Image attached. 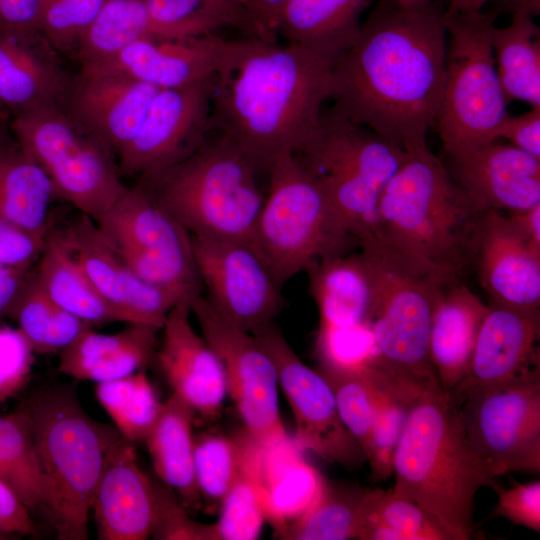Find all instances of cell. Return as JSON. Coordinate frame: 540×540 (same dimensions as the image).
<instances>
[{"mask_svg": "<svg viewBox=\"0 0 540 540\" xmlns=\"http://www.w3.org/2000/svg\"><path fill=\"white\" fill-rule=\"evenodd\" d=\"M44 170L18 145L0 160V219L47 236L48 210L55 196Z\"/></svg>", "mask_w": 540, "mask_h": 540, "instance_id": "obj_34", "label": "cell"}, {"mask_svg": "<svg viewBox=\"0 0 540 540\" xmlns=\"http://www.w3.org/2000/svg\"><path fill=\"white\" fill-rule=\"evenodd\" d=\"M0 481L29 511L43 509L44 483L28 402L12 413L0 416Z\"/></svg>", "mask_w": 540, "mask_h": 540, "instance_id": "obj_37", "label": "cell"}, {"mask_svg": "<svg viewBox=\"0 0 540 540\" xmlns=\"http://www.w3.org/2000/svg\"><path fill=\"white\" fill-rule=\"evenodd\" d=\"M468 439L489 473L540 472V367L475 390L458 404Z\"/></svg>", "mask_w": 540, "mask_h": 540, "instance_id": "obj_13", "label": "cell"}, {"mask_svg": "<svg viewBox=\"0 0 540 540\" xmlns=\"http://www.w3.org/2000/svg\"><path fill=\"white\" fill-rule=\"evenodd\" d=\"M190 301L181 299L169 311L155 358L173 393L196 415L214 421L227 395L226 378L218 357L189 321Z\"/></svg>", "mask_w": 540, "mask_h": 540, "instance_id": "obj_23", "label": "cell"}, {"mask_svg": "<svg viewBox=\"0 0 540 540\" xmlns=\"http://www.w3.org/2000/svg\"><path fill=\"white\" fill-rule=\"evenodd\" d=\"M213 540H254L266 521L257 487L246 471L220 503Z\"/></svg>", "mask_w": 540, "mask_h": 540, "instance_id": "obj_45", "label": "cell"}, {"mask_svg": "<svg viewBox=\"0 0 540 540\" xmlns=\"http://www.w3.org/2000/svg\"><path fill=\"white\" fill-rule=\"evenodd\" d=\"M373 387V386H372ZM375 391V418L366 451L373 481H385L393 474L395 450L412 405Z\"/></svg>", "mask_w": 540, "mask_h": 540, "instance_id": "obj_47", "label": "cell"}, {"mask_svg": "<svg viewBox=\"0 0 540 540\" xmlns=\"http://www.w3.org/2000/svg\"><path fill=\"white\" fill-rule=\"evenodd\" d=\"M39 8L40 0H0V30L37 29Z\"/></svg>", "mask_w": 540, "mask_h": 540, "instance_id": "obj_54", "label": "cell"}, {"mask_svg": "<svg viewBox=\"0 0 540 540\" xmlns=\"http://www.w3.org/2000/svg\"><path fill=\"white\" fill-rule=\"evenodd\" d=\"M498 14L501 12L516 14L519 12L537 16L540 13V0H492Z\"/></svg>", "mask_w": 540, "mask_h": 540, "instance_id": "obj_58", "label": "cell"}, {"mask_svg": "<svg viewBox=\"0 0 540 540\" xmlns=\"http://www.w3.org/2000/svg\"><path fill=\"white\" fill-rule=\"evenodd\" d=\"M496 139H506L514 147L540 159V107H532L517 116L508 114L497 129Z\"/></svg>", "mask_w": 540, "mask_h": 540, "instance_id": "obj_52", "label": "cell"}, {"mask_svg": "<svg viewBox=\"0 0 540 540\" xmlns=\"http://www.w3.org/2000/svg\"><path fill=\"white\" fill-rule=\"evenodd\" d=\"M492 0H449L445 14L482 10L484 5Z\"/></svg>", "mask_w": 540, "mask_h": 540, "instance_id": "obj_59", "label": "cell"}, {"mask_svg": "<svg viewBox=\"0 0 540 540\" xmlns=\"http://www.w3.org/2000/svg\"><path fill=\"white\" fill-rule=\"evenodd\" d=\"M332 66L297 45L255 37L229 40L212 78L211 130L261 171L295 153L331 95Z\"/></svg>", "mask_w": 540, "mask_h": 540, "instance_id": "obj_2", "label": "cell"}, {"mask_svg": "<svg viewBox=\"0 0 540 540\" xmlns=\"http://www.w3.org/2000/svg\"><path fill=\"white\" fill-rule=\"evenodd\" d=\"M488 309L489 305L458 280L445 289L439 300L430 330L428 356L440 386L448 392L468 371Z\"/></svg>", "mask_w": 540, "mask_h": 540, "instance_id": "obj_30", "label": "cell"}, {"mask_svg": "<svg viewBox=\"0 0 540 540\" xmlns=\"http://www.w3.org/2000/svg\"><path fill=\"white\" fill-rule=\"evenodd\" d=\"M393 473L391 494L429 512L454 540L472 538L475 496L497 484L471 445L458 406L439 382L410 407Z\"/></svg>", "mask_w": 540, "mask_h": 540, "instance_id": "obj_3", "label": "cell"}, {"mask_svg": "<svg viewBox=\"0 0 540 540\" xmlns=\"http://www.w3.org/2000/svg\"><path fill=\"white\" fill-rule=\"evenodd\" d=\"M33 352L19 329L0 327V403L14 396L27 382Z\"/></svg>", "mask_w": 540, "mask_h": 540, "instance_id": "obj_48", "label": "cell"}, {"mask_svg": "<svg viewBox=\"0 0 540 540\" xmlns=\"http://www.w3.org/2000/svg\"><path fill=\"white\" fill-rule=\"evenodd\" d=\"M376 0H288L277 25L286 43L333 66L356 41L362 16Z\"/></svg>", "mask_w": 540, "mask_h": 540, "instance_id": "obj_29", "label": "cell"}, {"mask_svg": "<svg viewBox=\"0 0 540 540\" xmlns=\"http://www.w3.org/2000/svg\"><path fill=\"white\" fill-rule=\"evenodd\" d=\"M29 274V268L0 265V316L17 294Z\"/></svg>", "mask_w": 540, "mask_h": 540, "instance_id": "obj_56", "label": "cell"}, {"mask_svg": "<svg viewBox=\"0 0 540 540\" xmlns=\"http://www.w3.org/2000/svg\"><path fill=\"white\" fill-rule=\"evenodd\" d=\"M154 36L151 17L142 0H105L81 37L75 59L81 65L98 64L132 43Z\"/></svg>", "mask_w": 540, "mask_h": 540, "instance_id": "obj_39", "label": "cell"}, {"mask_svg": "<svg viewBox=\"0 0 540 540\" xmlns=\"http://www.w3.org/2000/svg\"><path fill=\"white\" fill-rule=\"evenodd\" d=\"M91 510L101 540H144L157 516L156 484L139 467L133 442L121 437L108 450Z\"/></svg>", "mask_w": 540, "mask_h": 540, "instance_id": "obj_21", "label": "cell"}, {"mask_svg": "<svg viewBox=\"0 0 540 540\" xmlns=\"http://www.w3.org/2000/svg\"><path fill=\"white\" fill-rule=\"evenodd\" d=\"M105 0H40L37 29L60 53L76 58L79 42Z\"/></svg>", "mask_w": 540, "mask_h": 540, "instance_id": "obj_44", "label": "cell"}, {"mask_svg": "<svg viewBox=\"0 0 540 540\" xmlns=\"http://www.w3.org/2000/svg\"><path fill=\"white\" fill-rule=\"evenodd\" d=\"M34 275L55 303L91 326L131 323L125 313L102 297L56 232H48Z\"/></svg>", "mask_w": 540, "mask_h": 540, "instance_id": "obj_32", "label": "cell"}, {"mask_svg": "<svg viewBox=\"0 0 540 540\" xmlns=\"http://www.w3.org/2000/svg\"><path fill=\"white\" fill-rule=\"evenodd\" d=\"M46 237L0 219V265L29 268L40 257Z\"/></svg>", "mask_w": 540, "mask_h": 540, "instance_id": "obj_51", "label": "cell"}, {"mask_svg": "<svg viewBox=\"0 0 540 540\" xmlns=\"http://www.w3.org/2000/svg\"><path fill=\"white\" fill-rule=\"evenodd\" d=\"M498 16L495 10L444 12L449 42L435 125L447 155L497 140L508 115L491 44Z\"/></svg>", "mask_w": 540, "mask_h": 540, "instance_id": "obj_10", "label": "cell"}, {"mask_svg": "<svg viewBox=\"0 0 540 540\" xmlns=\"http://www.w3.org/2000/svg\"><path fill=\"white\" fill-rule=\"evenodd\" d=\"M294 154L359 243L373 234L380 194L408 151L332 106Z\"/></svg>", "mask_w": 540, "mask_h": 540, "instance_id": "obj_9", "label": "cell"}, {"mask_svg": "<svg viewBox=\"0 0 540 540\" xmlns=\"http://www.w3.org/2000/svg\"><path fill=\"white\" fill-rule=\"evenodd\" d=\"M36 532L30 511L16 494L0 481V533L34 535Z\"/></svg>", "mask_w": 540, "mask_h": 540, "instance_id": "obj_53", "label": "cell"}, {"mask_svg": "<svg viewBox=\"0 0 540 540\" xmlns=\"http://www.w3.org/2000/svg\"><path fill=\"white\" fill-rule=\"evenodd\" d=\"M190 305L203 338L221 362L227 394L244 430L262 444L288 437L279 412L276 367L256 336L224 317L202 293Z\"/></svg>", "mask_w": 540, "mask_h": 540, "instance_id": "obj_14", "label": "cell"}, {"mask_svg": "<svg viewBox=\"0 0 540 540\" xmlns=\"http://www.w3.org/2000/svg\"><path fill=\"white\" fill-rule=\"evenodd\" d=\"M247 472L257 487L266 521L278 538L308 510L324 477L302 458L289 436L267 444L252 439Z\"/></svg>", "mask_w": 540, "mask_h": 540, "instance_id": "obj_27", "label": "cell"}, {"mask_svg": "<svg viewBox=\"0 0 540 540\" xmlns=\"http://www.w3.org/2000/svg\"><path fill=\"white\" fill-rule=\"evenodd\" d=\"M369 519L386 524L399 535L400 540H454L433 515L407 499L392 495L390 490L367 488L359 526Z\"/></svg>", "mask_w": 540, "mask_h": 540, "instance_id": "obj_42", "label": "cell"}, {"mask_svg": "<svg viewBox=\"0 0 540 540\" xmlns=\"http://www.w3.org/2000/svg\"><path fill=\"white\" fill-rule=\"evenodd\" d=\"M56 233L108 303L125 313L131 323L162 329L169 311L181 299L134 273L91 217L82 213Z\"/></svg>", "mask_w": 540, "mask_h": 540, "instance_id": "obj_18", "label": "cell"}, {"mask_svg": "<svg viewBox=\"0 0 540 540\" xmlns=\"http://www.w3.org/2000/svg\"><path fill=\"white\" fill-rule=\"evenodd\" d=\"M539 335L540 312L489 304L468 371L449 392L455 404L472 391L507 382L540 367Z\"/></svg>", "mask_w": 540, "mask_h": 540, "instance_id": "obj_24", "label": "cell"}, {"mask_svg": "<svg viewBox=\"0 0 540 540\" xmlns=\"http://www.w3.org/2000/svg\"><path fill=\"white\" fill-rule=\"evenodd\" d=\"M157 522L152 533L160 540H213L212 524L192 520L172 493L156 484Z\"/></svg>", "mask_w": 540, "mask_h": 540, "instance_id": "obj_50", "label": "cell"}, {"mask_svg": "<svg viewBox=\"0 0 540 540\" xmlns=\"http://www.w3.org/2000/svg\"><path fill=\"white\" fill-rule=\"evenodd\" d=\"M212 79L160 89L132 141L120 152V174L142 176L173 165L196 151L211 131Z\"/></svg>", "mask_w": 540, "mask_h": 540, "instance_id": "obj_17", "label": "cell"}, {"mask_svg": "<svg viewBox=\"0 0 540 540\" xmlns=\"http://www.w3.org/2000/svg\"><path fill=\"white\" fill-rule=\"evenodd\" d=\"M250 443L245 430L234 436L202 433L195 437V475L202 501L220 505L246 471Z\"/></svg>", "mask_w": 540, "mask_h": 540, "instance_id": "obj_41", "label": "cell"}, {"mask_svg": "<svg viewBox=\"0 0 540 540\" xmlns=\"http://www.w3.org/2000/svg\"><path fill=\"white\" fill-rule=\"evenodd\" d=\"M156 37H191L235 29L260 38L253 18L240 0H142Z\"/></svg>", "mask_w": 540, "mask_h": 540, "instance_id": "obj_35", "label": "cell"}, {"mask_svg": "<svg viewBox=\"0 0 540 540\" xmlns=\"http://www.w3.org/2000/svg\"><path fill=\"white\" fill-rule=\"evenodd\" d=\"M451 174L483 211L516 213L540 204V159L495 140L447 155Z\"/></svg>", "mask_w": 540, "mask_h": 540, "instance_id": "obj_20", "label": "cell"}, {"mask_svg": "<svg viewBox=\"0 0 540 540\" xmlns=\"http://www.w3.org/2000/svg\"><path fill=\"white\" fill-rule=\"evenodd\" d=\"M191 241L207 300L252 334L272 324L282 306L281 286L250 240L191 236Z\"/></svg>", "mask_w": 540, "mask_h": 540, "instance_id": "obj_16", "label": "cell"}, {"mask_svg": "<svg viewBox=\"0 0 540 540\" xmlns=\"http://www.w3.org/2000/svg\"><path fill=\"white\" fill-rule=\"evenodd\" d=\"M159 90L115 69L81 65L66 108L118 156L136 136Z\"/></svg>", "mask_w": 540, "mask_h": 540, "instance_id": "obj_19", "label": "cell"}, {"mask_svg": "<svg viewBox=\"0 0 540 540\" xmlns=\"http://www.w3.org/2000/svg\"><path fill=\"white\" fill-rule=\"evenodd\" d=\"M10 128L19 148L47 174L56 195L92 219L127 190L113 151L66 106L16 114Z\"/></svg>", "mask_w": 540, "mask_h": 540, "instance_id": "obj_11", "label": "cell"}, {"mask_svg": "<svg viewBox=\"0 0 540 540\" xmlns=\"http://www.w3.org/2000/svg\"><path fill=\"white\" fill-rule=\"evenodd\" d=\"M367 488L323 477L308 510L279 536L286 540L357 539L361 507Z\"/></svg>", "mask_w": 540, "mask_h": 540, "instance_id": "obj_38", "label": "cell"}, {"mask_svg": "<svg viewBox=\"0 0 540 540\" xmlns=\"http://www.w3.org/2000/svg\"><path fill=\"white\" fill-rule=\"evenodd\" d=\"M259 171L236 145L217 135L185 159L140 176L138 185L191 236L249 240L266 196Z\"/></svg>", "mask_w": 540, "mask_h": 540, "instance_id": "obj_6", "label": "cell"}, {"mask_svg": "<svg viewBox=\"0 0 540 540\" xmlns=\"http://www.w3.org/2000/svg\"><path fill=\"white\" fill-rule=\"evenodd\" d=\"M3 107H4V106H3V105L1 104V102H0V119H3V120H4L6 113H5V111L3 110Z\"/></svg>", "mask_w": 540, "mask_h": 540, "instance_id": "obj_62", "label": "cell"}, {"mask_svg": "<svg viewBox=\"0 0 540 540\" xmlns=\"http://www.w3.org/2000/svg\"><path fill=\"white\" fill-rule=\"evenodd\" d=\"M519 231L540 249V204L521 212L507 213Z\"/></svg>", "mask_w": 540, "mask_h": 540, "instance_id": "obj_57", "label": "cell"}, {"mask_svg": "<svg viewBox=\"0 0 540 540\" xmlns=\"http://www.w3.org/2000/svg\"><path fill=\"white\" fill-rule=\"evenodd\" d=\"M498 496L491 516H501L515 525L540 532V481L514 482L510 488L498 483L492 488Z\"/></svg>", "mask_w": 540, "mask_h": 540, "instance_id": "obj_49", "label": "cell"}, {"mask_svg": "<svg viewBox=\"0 0 540 540\" xmlns=\"http://www.w3.org/2000/svg\"><path fill=\"white\" fill-rule=\"evenodd\" d=\"M158 328L138 323L114 334L91 327L60 351L58 370L78 380L111 381L145 368L156 354Z\"/></svg>", "mask_w": 540, "mask_h": 540, "instance_id": "obj_28", "label": "cell"}, {"mask_svg": "<svg viewBox=\"0 0 540 540\" xmlns=\"http://www.w3.org/2000/svg\"><path fill=\"white\" fill-rule=\"evenodd\" d=\"M288 0H240L255 21L263 40L277 41V25Z\"/></svg>", "mask_w": 540, "mask_h": 540, "instance_id": "obj_55", "label": "cell"}, {"mask_svg": "<svg viewBox=\"0 0 540 540\" xmlns=\"http://www.w3.org/2000/svg\"><path fill=\"white\" fill-rule=\"evenodd\" d=\"M254 335L276 367L294 415L297 447L350 470L365 463V453L343 424L325 377L302 362L273 323Z\"/></svg>", "mask_w": 540, "mask_h": 540, "instance_id": "obj_15", "label": "cell"}, {"mask_svg": "<svg viewBox=\"0 0 540 540\" xmlns=\"http://www.w3.org/2000/svg\"><path fill=\"white\" fill-rule=\"evenodd\" d=\"M75 386L32 397L35 448L44 483V506L58 540L88 539L95 487L109 448L122 437L116 427L92 419Z\"/></svg>", "mask_w": 540, "mask_h": 540, "instance_id": "obj_5", "label": "cell"}, {"mask_svg": "<svg viewBox=\"0 0 540 540\" xmlns=\"http://www.w3.org/2000/svg\"><path fill=\"white\" fill-rule=\"evenodd\" d=\"M485 214L425 145L408 150L384 186L372 235L459 276L474 262Z\"/></svg>", "mask_w": 540, "mask_h": 540, "instance_id": "obj_4", "label": "cell"}, {"mask_svg": "<svg viewBox=\"0 0 540 540\" xmlns=\"http://www.w3.org/2000/svg\"><path fill=\"white\" fill-rule=\"evenodd\" d=\"M229 40L217 34L147 37L96 65L124 72L159 89L211 80L219 70Z\"/></svg>", "mask_w": 540, "mask_h": 540, "instance_id": "obj_26", "label": "cell"}, {"mask_svg": "<svg viewBox=\"0 0 540 540\" xmlns=\"http://www.w3.org/2000/svg\"><path fill=\"white\" fill-rule=\"evenodd\" d=\"M473 265L492 304L540 312V249L507 214L486 212Z\"/></svg>", "mask_w": 540, "mask_h": 540, "instance_id": "obj_22", "label": "cell"}, {"mask_svg": "<svg viewBox=\"0 0 540 540\" xmlns=\"http://www.w3.org/2000/svg\"><path fill=\"white\" fill-rule=\"evenodd\" d=\"M320 373L332 389L343 424L366 456L375 418L374 388L362 373Z\"/></svg>", "mask_w": 540, "mask_h": 540, "instance_id": "obj_46", "label": "cell"}, {"mask_svg": "<svg viewBox=\"0 0 540 540\" xmlns=\"http://www.w3.org/2000/svg\"><path fill=\"white\" fill-rule=\"evenodd\" d=\"M93 220L140 278L180 299L202 293L190 233L139 185Z\"/></svg>", "mask_w": 540, "mask_h": 540, "instance_id": "obj_12", "label": "cell"}, {"mask_svg": "<svg viewBox=\"0 0 540 540\" xmlns=\"http://www.w3.org/2000/svg\"><path fill=\"white\" fill-rule=\"evenodd\" d=\"M195 416L192 407L172 393L144 440L156 474L191 510L202 505L195 475Z\"/></svg>", "mask_w": 540, "mask_h": 540, "instance_id": "obj_31", "label": "cell"}, {"mask_svg": "<svg viewBox=\"0 0 540 540\" xmlns=\"http://www.w3.org/2000/svg\"><path fill=\"white\" fill-rule=\"evenodd\" d=\"M359 247L372 277L375 364L421 383L438 380L428 356L430 330L443 292L458 275L374 235Z\"/></svg>", "mask_w": 540, "mask_h": 540, "instance_id": "obj_7", "label": "cell"}, {"mask_svg": "<svg viewBox=\"0 0 540 540\" xmlns=\"http://www.w3.org/2000/svg\"><path fill=\"white\" fill-rule=\"evenodd\" d=\"M73 77L39 30H0V102L14 115L66 106Z\"/></svg>", "mask_w": 540, "mask_h": 540, "instance_id": "obj_25", "label": "cell"}, {"mask_svg": "<svg viewBox=\"0 0 540 540\" xmlns=\"http://www.w3.org/2000/svg\"><path fill=\"white\" fill-rule=\"evenodd\" d=\"M3 121L0 119V160L17 145L11 141Z\"/></svg>", "mask_w": 540, "mask_h": 540, "instance_id": "obj_60", "label": "cell"}, {"mask_svg": "<svg viewBox=\"0 0 540 540\" xmlns=\"http://www.w3.org/2000/svg\"><path fill=\"white\" fill-rule=\"evenodd\" d=\"M444 10L377 0L351 48L331 68L333 107L405 150L425 146L443 94Z\"/></svg>", "mask_w": 540, "mask_h": 540, "instance_id": "obj_1", "label": "cell"}, {"mask_svg": "<svg viewBox=\"0 0 540 540\" xmlns=\"http://www.w3.org/2000/svg\"><path fill=\"white\" fill-rule=\"evenodd\" d=\"M267 172L268 192L249 240L281 287L359 245L294 153L278 155Z\"/></svg>", "mask_w": 540, "mask_h": 540, "instance_id": "obj_8", "label": "cell"}, {"mask_svg": "<svg viewBox=\"0 0 540 540\" xmlns=\"http://www.w3.org/2000/svg\"><path fill=\"white\" fill-rule=\"evenodd\" d=\"M404 9H420L429 5L433 0H395Z\"/></svg>", "mask_w": 540, "mask_h": 540, "instance_id": "obj_61", "label": "cell"}, {"mask_svg": "<svg viewBox=\"0 0 540 540\" xmlns=\"http://www.w3.org/2000/svg\"><path fill=\"white\" fill-rule=\"evenodd\" d=\"M4 538H5V535L2 534V533H0V540H1V539H4Z\"/></svg>", "mask_w": 540, "mask_h": 540, "instance_id": "obj_63", "label": "cell"}, {"mask_svg": "<svg viewBox=\"0 0 540 540\" xmlns=\"http://www.w3.org/2000/svg\"><path fill=\"white\" fill-rule=\"evenodd\" d=\"M96 396L122 437L130 442H144L163 405L144 369L98 383Z\"/></svg>", "mask_w": 540, "mask_h": 540, "instance_id": "obj_40", "label": "cell"}, {"mask_svg": "<svg viewBox=\"0 0 540 540\" xmlns=\"http://www.w3.org/2000/svg\"><path fill=\"white\" fill-rule=\"evenodd\" d=\"M5 316L18 325L34 352L61 351L91 325L55 303L29 273L7 307Z\"/></svg>", "mask_w": 540, "mask_h": 540, "instance_id": "obj_36", "label": "cell"}, {"mask_svg": "<svg viewBox=\"0 0 540 540\" xmlns=\"http://www.w3.org/2000/svg\"><path fill=\"white\" fill-rule=\"evenodd\" d=\"M314 351L320 372L363 373L377 358L371 323L319 326Z\"/></svg>", "mask_w": 540, "mask_h": 540, "instance_id": "obj_43", "label": "cell"}, {"mask_svg": "<svg viewBox=\"0 0 540 540\" xmlns=\"http://www.w3.org/2000/svg\"><path fill=\"white\" fill-rule=\"evenodd\" d=\"M491 44L507 102L540 107V29L533 16L519 12L506 27L494 26Z\"/></svg>", "mask_w": 540, "mask_h": 540, "instance_id": "obj_33", "label": "cell"}]
</instances>
